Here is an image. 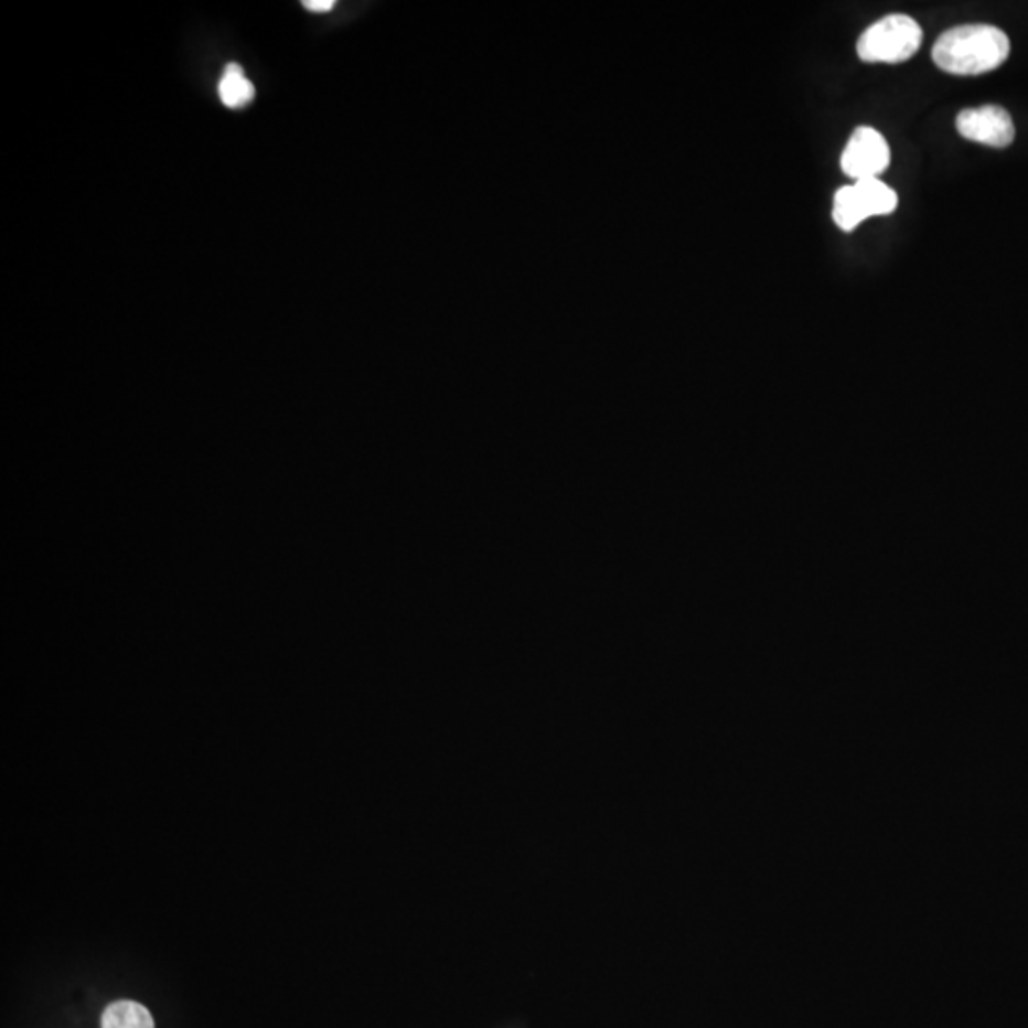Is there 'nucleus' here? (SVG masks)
Listing matches in <instances>:
<instances>
[{"mask_svg": "<svg viewBox=\"0 0 1028 1028\" xmlns=\"http://www.w3.org/2000/svg\"><path fill=\"white\" fill-rule=\"evenodd\" d=\"M1009 39L1002 29L970 23L949 29L933 44V62L952 75H983L998 69L1009 56Z\"/></svg>", "mask_w": 1028, "mask_h": 1028, "instance_id": "obj_1", "label": "nucleus"}, {"mask_svg": "<svg viewBox=\"0 0 1028 1028\" xmlns=\"http://www.w3.org/2000/svg\"><path fill=\"white\" fill-rule=\"evenodd\" d=\"M922 36V29L910 15H886L863 33L857 54L869 63L907 62L917 54Z\"/></svg>", "mask_w": 1028, "mask_h": 1028, "instance_id": "obj_2", "label": "nucleus"}, {"mask_svg": "<svg viewBox=\"0 0 1028 1028\" xmlns=\"http://www.w3.org/2000/svg\"><path fill=\"white\" fill-rule=\"evenodd\" d=\"M896 208V191L880 178H870L836 191L833 217L842 231H854L867 217L886 216Z\"/></svg>", "mask_w": 1028, "mask_h": 1028, "instance_id": "obj_3", "label": "nucleus"}, {"mask_svg": "<svg viewBox=\"0 0 1028 1028\" xmlns=\"http://www.w3.org/2000/svg\"><path fill=\"white\" fill-rule=\"evenodd\" d=\"M840 164L844 174L855 181L878 178L890 164V146L878 130L861 126L852 133Z\"/></svg>", "mask_w": 1028, "mask_h": 1028, "instance_id": "obj_4", "label": "nucleus"}, {"mask_svg": "<svg viewBox=\"0 0 1028 1028\" xmlns=\"http://www.w3.org/2000/svg\"><path fill=\"white\" fill-rule=\"evenodd\" d=\"M960 136L988 147H1008L1014 143L1015 125L1000 105H983L977 109H964L956 117Z\"/></svg>", "mask_w": 1028, "mask_h": 1028, "instance_id": "obj_5", "label": "nucleus"}, {"mask_svg": "<svg viewBox=\"0 0 1028 1028\" xmlns=\"http://www.w3.org/2000/svg\"><path fill=\"white\" fill-rule=\"evenodd\" d=\"M217 92L223 105L229 109H243L244 105L250 104L256 96L254 84L246 78L243 67L237 63H231L225 67Z\"/></svg>", "mask_w": 1028, "mask_h": 1028, "instance_id": "obj_6", "label": "nucleus"}, {"mask_svg": "<svg viewBox=\"0 0 1028 1028\" xmlns=\"http://www.w3.org/2000/svg\"><path fill=\"white\" fill-rule=\"evenodd\" d=\"M101 1028H154L153 1015L138 1002H115L105 1009Z\"/></svg>", "mask_w": 1028, "mask_h": 1028, "instance_id": "obj_7", "label": "nucleus"}, {"mask_svg": "<svg viewBox=\"0 0 1028 1028\" xmlns=\"http://www.w3.org/2000/svg\"><path fill=\"white\" fill-rule=\"evenodd\" d=\"M301 4L309 12H314V14H326V12H332L335 8L334 0H303Z\"/></svg>", "mask_w": 1028, "mask_h": 1028, "instance_id": "obj_8", "label": "nucleus"}]
</instances>
